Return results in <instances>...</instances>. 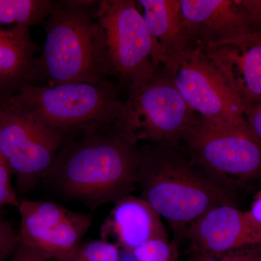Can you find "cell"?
Here are the masks:
<instances>
[{
    "label": "cell",
    "instance_id": "1",
    "mask_svg": "<svg viewBox=\"0 0 261 261\" xmlns=\"http://www.w3.org/2000/svg\"><path fill=\"white\" fill-rule=\"evenodd\" d=\"M140 161L138 144L113 126L68 140L43 184L61 198L95 211L137 190Z\"/></svg>",
    "mask_w": 261,
    "mask_h": 261
},
{
    "label": "cell",
    "instance_id": "26",
    "mask_svg": "<svg viewBox=\"0 0 261 261\" xmlns=\"http://www.w3.org/2000/svg\"><path fill=\"white\" fill-rule=\"evenodd\" d=\"M12 261H46L38 255L36 252H33L30 249L27 248L22 244L19 243L14 253L13 254V260Z\"/></svg>",
    "mask_w": 261,
    "mask_h": 261
},
{
    "label": "cell",
    "instance_id": "11",
    "mask_svg": "<svg viewBox=\"0 0 261 261\" xmlns=\"http://www.w3.org/2000/svg\"><path fill=\"white\" fill-rule=\"evenodd\" d=\"M181 7L191 45L209 47L252 34L238 0H181Z\"/></svg>",
    "mask_w": 261,
    "mask_h": 261
},
{
    "label": "cell",
    "instance_id": "23",
    "mask_svg": "<svg viewBox=\"0 0 261 261\" xmlns=\"http://www.w3.org/2000/svg\"><path fill=\"white\" fill-rule=\"evenodd\" d=\"M244 116L249 130L261 145V102L245 108Z\"/></svg>",
    "mask_w": 261,
    "mask_h": 261
},
{
    "label": "cell",
    "instance_id": "2",
    "mask_svg": "<svg viewBox=\"0 0 261 261\" xmlns=\"http://www.w3.org/2000/svg\"><path fill=\"white\" fill-rule=\"evenodd\" d=\"M99 1L58 0L44 22L46 37L36 63L35 84L113 82Z\"/></svg>",
    "mask_w": 261,
    "mask_h": 261
},
{
    "label": "cell",
    "instance_id": "18",
    "mask_svg": "<svg viewBox=\"0 0 261 261\" xmlns=\"http://www.w3.org/2000/svg\"><path fill=\"white\" fill-rule=\"evenodd\" d=\"M120 249L105 240L82 242L65 257L56 261H119Z\"/></svg>",
    "mask_w": 261,
    "mask_h": 261
},
{
    "label": "cell",
    "instance_id": "9",
    "mask_svg": "<svg viewBox=\"0 0 261 261\" xmlns=\"http://www.w3.org/2000/svg\"><path fill=\"white\" fill-rule=\"evenodd\" d=\"M68 140L30 116L0 107V152L18 193H29L44 182Z\"/></svg>",
    "mask_w": 261,
    "mask_h": 261
},
{
    "label": "cell",
    "instance_id": "6",
    "mask_svg": "<svg viewBox=\"0 0 261 261\" xmlns=\"http://www.w3.org/2000/svg\"><path fill=\"white\" fill-rule=\"evenodd\" d=\"M182 145L226 188L261 178V145L246 123L224 126L200 118Z\"/></svg>",
    "mask_w": 261,
    "mask_h": 261
},
{
    "label": "cell",
    "instance_id": "7",
    "mask_svg": "<svg viewBox=\"0 0 261 261\" xmlns=\"http://www.w3.org/2000/svg\"><path fill=\"white\" fill-rule=\"evenodd\" d=\"M162 66L200 118L224 126L246 123L240 98L202 48L191 45Z\"/></svg>",
    "mask_w": 261,
    "mask_h": 261
},
{
    "label": "cell",
    "instance_id": "16",
    "mask_svg": "<svg viewBox=\"0 0 261 261\" xmlns=\"http://www.w3.org/2000/svg\"><path fill=\"white\" fill-rule=\"evenodd\" d=\"M152 38L156 67L181 55L191 46L182 22L181 0H138Z\"/></svg>",
    "mask_w": 261,
    "mask_h": 261
},
{
    "label": "cell",
    "instance_id": "19",
    "mask_svg": "<svg viewBox=\"0 0 261 261\" xmlns=\"http://www.w3.org/2000/svg\"><path fill=\"white\" fill-rule=\"evenodd\" d=\"M132 252L138 261H173L178 258L176 242L162 239L146 242Z\"/></svg>",
    "mask_w": 261,
    "mask_h": 261
},
{
    "label": "cell",
    "instance_id": "15",
    "mask_svg": "<svg viewBox=\"0 0 261 261\" xmlns=\"http://www.w3.org/2000/svg\"><path fill=\"white\" fill-rule=\"evenodd\" d=\"M40 50L33 40L30 27H0V103L27 86L35 84L36 63Z\"/></svg>",
    "mask_w": 261,
    "mask_h": 261
},
{
    "label": "cell",
    "instance_id": "10",
    "mask_svg": "<svg viewBox=\"0 0 261 261\" xmlns=\"http://www.w3.org/2000/svg\"><path fill=\"white\" fill-rule=\"evenodd\" d=\"M20 243L46 261L59 260L83 242L92 214L69 210L46 200H20Z\"/></svg>",
    "mask_w": 261,
    "mask_h": 261
},
{
    "label": "cell",
    "instance_id": "29",
    "mask_svg": "<svg viewBox=\"0 0 261 261\" xmlns=\"http://www.w3.org/2000/svg\"><path fill=\"white\" fill-rule=\"evenodd\" d=\"M178 259H176V260H173V261H178Z\"/></svg>",
    "mask_w": 261,
    "mask_h": 261
},
{
    "label": "cell",
    "instance_id": "13",
    "mask_svg": "<svg viewBox=\"0 0 261 261\" xmlns=\"http://www.w3.org/2000/svg\"><path fill=\"white\" fill-rule=\"evenodd\" d=\"M200 48L224 75L244 109L261 102V33Z\"/></svg>",
    "mask_w": 261,
    "mask_h": 261
},
{
    "label": "cell",
    "instance_id": "12",
    "mask_svg": "<svg viewBox=\"0 0 261 261\" xmlns=\"http://www.w3.org/2000/svg\"><path fill=\"white\" fill-rule=\"evenodd\" d=\"M192 251L225 253L261 245L245 212L234 205L217 206L202 215L183 233Z\"/></svg>",
    "mask_w": 261,
    "mask_h": 261
},
{
    "label": "cell",
    "instance_id": "5",
    "mask_svg": "<svg viewBox=\"0 0 261 261\" xmlns=\"http://www.w3.org/2000/svg\"><path fill=\"white\" fill-rule=\"evenodd\" d=\"M128 92L114 127L135 143L180 148L200 120L163 66Z\"/></svg>",
    "mask_w": 261,
    "mask_h": 261
},
{
    "label": "cell",
    "instance_id": "21",
    "mask_svg": "<svg viewBox=\"0 0 261 261\" xmlns=\"http://www.w3.org/2000/svg\"><path fill=\"white\" fill-rule=\"evenodd\" d=\"M19 243V233L4 219L0 210V261L6 260L13 255Z\"/></svg>",
    "mask_w": 261,
    "mask_h": 261
},
{
    "label": "cell",
    "instance_id": "4",
    "mask_svg": "<svg viewBox=\"0 0 261 261\" xmlns=\"http://www.w3.org/2000/svg\"><path fill=\"white\" fill-rule=\"evenodd\" d=\"M120 87L113 82L30 84L0 107L30 116L70 140L114 126L124 104Z\"/></svg>",
    "mask_w": 261,
    "mask_h": 261
},
{
    "label": "cell",
    "instance_id": "8",
    "mask_svg": "<svg viewBox=\"0 0 261 261\" xmlns=\"http://www.w3.org/2000/svg\"><path fill=\"white\" fill-rule=\"evenodd\" d=\"M98 15L113 78L128 91L150 79L158 68L153 42L136 1L99 0Z\"/></svg>",
    "mask_w": 261,
    "mask_h": 261
},
{
    "label": "cell",
    "instance_id": "3",
    "mask_svg": "<svg viewBox=\"0 0 261 261\" xmlns=\"http://www.w3.org/2000/svg\"><path fill=\"white\" fill-rule=\"evenodd\" d=\"M140 148V197L168 221L176 234L183 236L207 211L233 205L229 190L181 147L147 144Z\"/></svg>",
    "mask_w": 261,
    "mask_h": 261
},
{
    "label": "cell",
    "instance_id": "20",
    "mask_svg": "<svg viewBox=\"0 0 261 261\" xmlns=\"http://www.w3.org/2000/svg\"><path fill=\"white\" fill-rule=\"evenodd\" d=\"M9 166L0 152V210L6 206L18 207L20 200L12 184Z\"/></svg>",
    "mask_w": 261,
    "mask_h": 261
},
{
    "label": "cell",
    "instance_id": "14",
    "mask_svg": "<svg viewBox=\"0 0 261 261\" xmlns=\"http://www.w3.org/2000/svg\"><path fill=\"white\" fill-rule=\"evenodd\" d=\"M100 239L130 251L149 240H168L161 216L142 197L133 195L115 202L101 225Z\"/></svg>",
    "mask_w": 261,
    "mask_h": 261
},
{
    "label": "cell",
    "instance_id": "22",
    "mask_svg": "<svg viewBox=\"0 0 261 261\" xmlns=\"http://www.w3.org/2000/svg\"><path fill=\"white\" fill-rule=\"evenodd\" d=\"M252 34L261 33V0H238Z\"/></svg>",
    "mask_w": 261,
    "mask_h": 261
},
{
    "label": "cell",
    "instance_id": "27",
    "mask_svg": "<svg viewBox=\"0 0 261 261\" xmlns=\"http://www.w3.org/2000/svg\"><path fill=\"white\" fill-rule=\"evenodd\" d=\"M227 253L192 251L191 261H224Z\"/></svg>",
    "mask_w": 261,
    "mask_h": 261
},
{
    "label": "cell",
    "instance_id": "24",
    "mask_svg": "<svg viewBox=\"0 0 261 261\" xmlns=\"http://www.w3.org/2000/svg\"><path fill=\"white\" fill-rule=\"evenodd\" d=\"M224 261H261V250L256 246L229 252L226 254Z\"/></svg>",
    "mask_w": 261,
    "mask_h": 261
},
{
    "label": "cell",
    "instance_id": "25",
    "mask_svg": "<svg viewBox=\"0 0 261 261\" xmlns=\"http://www.w3.org/2000/svg\"><path fill=\"white\" fill-rule=\"evenodd\" d=\"M245 214L250 226L261 239V192L252 202L250 210Z\"/></svg>",
    "mask_w": 261,
    "mask_h": 261
},
{
    "label": "cell",
    "instance_id": "17",
    "mask_svg": "<svg viewBox=\"0 0 261 261\" xmlns=\"http://www.w3.org/2000/svg\"><path fill=\"white\" fill-rule=\"evenodd\" d=\"M53 0H0V25L44 24L54 8Z\"/></svg>",
    "mask_w": 261,
    "mask_h": 261
},
{
    "label": "cell",
    "instance_id": "28",
    "mask_svg": "<svg viewBox=\"0 0 261 261\" xmlns=\"http://www.w3.org/2000/svg\"><path fill=\"white\" fill-rule=\"evenodd\" d=\"M258 247H259V248H260V250H261V245H259V246H258Z\"/></svg>",
    "mask_w": 261,
    "mask_h": 261
}]
</instances>
